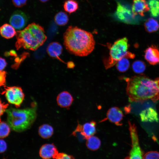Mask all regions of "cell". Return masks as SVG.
<instances>
[{"mask_svg": "<svg viewBox=\"0 0 159 159\" xmlns=\"http://www.w3.org/2000/svg\"><path fill=\"white\" fill-rule=\"evenodd\" d=\"M126 92L130 102L159 100V77L151 79L143 74L124 78Z\"/></svg>", "mask_w": 159, "mask_h": 159, "instance_id": "6da1fadb", "label": "cell"}, {"mask_svg": "<svg viewBox=\"0 0 159 159\" xmlns=\"http://www.w3.org/2000/svg\"><path fill=\"white\" fill-rule=\"evenodd\" d=\"M8 106V104H5L4 103H1L0 101V115L1 116L4 113V112L6 111V108Z\"/></svg>", "mask_w": 159, "mask_h": 159, "instance_id": "836d02e7", "label": "cell"}, {"mask_svg": "<svg viewBox=\"0 0 159 159\" xmlns=\"http://www.w3.org/2000/svg\"><path fill=\"white\" fill-rule=\"evenodd\" d=\"M0 31L1 36L7 39L13 37L16 34L15 28L10 24H4L1 26Z\"/></svg>", "mask_w": 159, "mask_h": 159, "instance_id": "ac0fdd59", "label": "cell"}, {"mask_svg": "<svg viewBox=\"0 0 159 159\" xmlns=\"http://www.w3.org/2000/svg\"><path fill=\"white\" fill-rule=\"evenodd\" d=\"M25 14L20 11H16L11 16L9 22L15 29L21 30L24 27L27 22Z\"/></svg>", "mask_w": 159, "mask_h": 159, "instance_id": "30bf717a", "label": "cell"}, {"mask_svg": "<svg viewBox=\"0 0 159 159\" xmlns=\"http://www.w3.org/2000/svg\"><path fill=\"white\" fill-rule=\"evenodd\" d=\"M139 115L141 120L143 122H157L159 120L156 111L151 107L142 110Z\"/></svg>", "mask_w": 159, "mask_h": 159, "instance_id": "5bb4252c", "label": "cell"}, {"mask_svg": "<svg viewBox=\"0 0 159 159\" xmlns=\"http://www.w3.org/2000/svg\"><path fill=\"white\" fill-rule=\"evenodd\" d=\"M63 7L66 12L69 14L72 13L78 9V4L75 0H67L64 3Z\"/></svg>", "mask_w": 159, "mask_h": 159, "instance_id": "7402d4cb", "label": "cell"}, {"mask_svg": "<svg viewBox=\"0 0 159 159\" xmlns=\"http://www.w3.org/2000/svg\"><path fill=\"white\" fill-rule=\"evenodd\" d=\"M0 153H2L4 152L7 149V145L6 142L3 139L0 140Z\"/></svg>", "mask_w": 159, "mask_h": 159, "instance_id": "4dcf8cb0", "label": "cell"}, {"mask_svg": "<svg viewBox=\"0 0 159 159\" xmlns=\"http://www.w3.org/2000/svg\"><path fill=\"white\" fill-rule=\"evenodd\" d=\"M96 123L94 121L86 122L82 125L78 123L75 130L72 134L74 135L76 133L80 132L84 138L87 139L93 136L96 132Z\"/></svg>", "mask_w": 159, "mask_h": 159, "instance_id": "9c48e42d", "label": "cell"}, {"mask_svg": "<svg viewBox=\"0 0 159 159\" xmlns=\"http://www.w3.org/2000/svg\"><path fill=\"white\" fill-rule=\"evenodd\" d=\"M8 102L16 107H19L24 100V95L21 87L16 86L7 87L3 92Z\"/></svg>", "mask_w": 159, "mask_h": 159, "instance_id": "52a82bcc", "label": "cell"}, {"mask_svg": "<svg viewBox=\"0 0 159 159\" xmlns=\"http://www.w3.org/2000/svg\"><path fill=\"white\" fill-rule=\"evenodd\" d=\"M74 100L72 95L68 92L64 91L57 95V102L58 105L61 107L68 108Z\"/></svg>", "mask_w": 159, "mask_h": 159, "instance_id": "2e32d148", "label": "cell"}, {"mask_svg": "<svg viewBox=\"0 0 159 159\" xmlns=\"http://www.w3.org/2000/svg\"><path fill=\"white\" fill-rule=\"evenodd\" d=\"M86 145L90 150H95L98 149L101 145V141L97 137L92 136L87 139Z\"/></svg>", "mask_w": 159, "mask_h": 159, "instance_id": "44dd1931", "label": "cell"}, {"mask_svg": "<svg viewBox=\"0 0 159 159\" xmlns=\"http://www.w3.org/2000/svg\"><path fill=\"white\" fill-rule=\"evenodd\" d=\"M47 50L48 54L50 57L59 58L62 52V47L59 43L54 42L49 44Z\"/></svg>", "mask_w": 159, "mask_h": 159, "instance_id": "e0dca14e", "label": "cell"}, {"mask_svg": "<svg viewBox=\"0 0 159 159\" xmlns=\"http://www.w3.org/2000/svg\"><path fill=\"white\" fill-rule=\"evenodd\" d=\"M5 73L3 71H0V85H4L5 81Z\"/></svg>", "mask_w": 159, "mask_h": 159, "instance_id": "d6a6232c", "label": "cell"}, {"mask_svg": "<svg viewBox=\"0 0 159 159\" xmlns=\"http://www.w3.org/2000/svg\"><path fill=\"white\" fill-rule=\"evenodd\" d=\"M39 153L42 159H55L59 153L57 148L53 144L47 143L41 147Z\"/></svg>", "mask_w": 159, "mask_h": 159, "instance_id": "7c38bea8", "label": "cell"}, {"mask_svg": "<svg viewBox=\"0 0 159 159\" xmlns=\"http://www.w3.org/2000/svg\"><path fill=\"white\" fill-rule=\"evenodd\" d=\"M14 5L16 7H21L24 5L27 0H12Z\"/></svg>", "mask_w": 159, "mask_h": 159, "instance_id": "f546056e", "label": "cell"}, {"mask_svg": "<svg viewBox=\"0 0 159 159\" xmlns=\"http://www.w3.org/2000/svg\"><path fill=\"white\" fill-rule=\"evenodd\" d=\"M144 57L150 64L155 65L159 63V49L155 46H151L145 51Z\"/></svg>", "mask_w": 159, "mask_h": 159, "instance_id": "4fadbf2b", "label": "cell"}, {"mask_svg": "<svg viewBox=\"0 0 159 159\" xmlns=\"http://www.w3.org/2000/svg\"><path fill=\"white\" fill-rule=\"evenodd\" d=\"M144 26L146 31L151 33L157 31L159 29V24L155 19L152 18L147 19L144 23Z\"/></svg>", "mask_w": 159, "mask_h": 159, "instance_id": "ffe728a7", "label": "cell"}, {"mask_svg": "<svg viewBox=\"0 0 159 159\" xmlns=\"http://www.w3.org/2000/svg\"><path fill=\"white\" fill-rule=\"evenodd\" d=\"M10 127L8 123L4 121L0 122V137L1 138H4L7 137L10 132Z\"/></svg>", "mask_w": 159, "mask_h": 159, "instance_id": "4316f807", "label": "cell"}, {"mask_svg": "<svg viewBox=\"0 0 159 159\" xmlns=\"http://www.w3.org/2000/svg\"><path fill=\"white\" fill-rule=\"evenodd\" d=\"M107 46L109 49V55L103 60L104 65L106 69L114 66L119 60L124 57L131 59L135 57L134 54L128 51L129 44L128 39L126 37L117 40L112 44H108Z\"/></svg>", "mask_w": 159, "mask_h": 159, "instance_id": "5b68a950", "label": "cell"}, {"mask_svg": "<svg viewBox=\"0 0 159 159\" xmlns=\"http://www.w3.org/2000/svg\"><path fill=\"white\" fill-rule=\"evenodd\" d=\"M38 134L44 139H48L53 135L54 130L53 127L48 124H44L41 125L38 129Z\"/></svg>", "mask_w": 159, "mask_h": 159, "instance_id": "d6986e66", "label": "cell"}, {"mask_svg": "<svg viewBox=\"0 0 159 159\" xmlns=\"http://www.w3.org/2000/svg\"><path fill=\"white\" fill-rule=\"evenodd\" d=\"M68 20V16L64 12L60 11L58 12L54 17L55 22L59 26L65 25L67 23Z\"/></svg>", "mask_w": 159, "mask_h": 159, "instance_id": "603a6c76", "label": "cell"}, {"mask_svg": "<svg viewBox=\"0 0 159 159\" xmlns=\"http://www.w3.org/2000/svg\"><path fill=\"white\" fill-rule=\"evenodd\" d=\"M114 15L118 20L125 23L134 24L137 23L132 10L127 6L120 3L117 2Z\"/></svg>", "mask_w": 159, "mask_h": 159, "instance_id": "ba28073f", "label": "cell"}, {"mask_svg": "<svg viewBox=\"0 0 159 159\" xmlns=\"http://www.w3.org/2000/svg\"><path fill=\"white\" fill-rule=\"evenodd\" d=\"M124 110L126 113H129L130 110V106L125 107L124 108Z\"/></svg>", "mask_w": 159, "mask_h": 159, "instance_id": "e575fe53", "label": "cell"}, {"mask_svg": "<svg viewBox=\"0 0 159 159\" xmlns=\"http://www.w3.org/2000/svg\"><path fill=\"white\" fill-rule=\"evenodd\" d=\"M63 38L67 49L76 56H87L95 48V42L92 33L76 26H69Z\"/></svg>", "mask_w": 159, "mask_h": 159, "instance_id": "7a4b0ae2", "label": "cell"}, {"mask_svg": "<svg viewBox=\"0 0 159 159\" xmlns=\"http://www.w3.org/2000/svg\"><path fill=\"white\" fill-rule=\"evenodd\" d=\"M116 66L119 71L120 72L126 71L130 66V63L128 58L124 57L122 59L117 63Z\"/></svg>", "mask_w": 159, "mask_h": 159, "instance_id": "d4e9b609", "label": "cell"}, {"mask_svg": "<svg viewBox=\"0 0 159 159\" xmlns=\"http://www.w3.org/2000/svg\"><path fill=\"white\" fill-rule=\"evenodd\" d=\"M148 5L152 16L154 17L159 16V0H149Z\"/></svg>", "mask_w": 159, "mask_h": 159, "instance_id": "cb8c5ba5", "label": "cell"}, {"mask_svg": "<svg viewBox=\"0 0 159 159\" xmlns=\"http://www.w3.org/2000/svg\"><path fill=\"white\" fill-rule=\"evenodd\" d=\"M16 47L17 49L23 48L36 50L45 42L47 37L43 28L38 24L32 23L16 34Z\"/></svg>", "mask_w": 159, "mask_h": 159, "instance_id": "3957f363", "label": "cell"}, {"mask_svg": "<svg viewBox=\"0 0 159 159\" xmlns=\"http://www.w3.org/2000/svg\"><path fill=\"white\" fill-rule=\"evenodd\" d=\"M143 159H159V153L155 151L148 152L144 155Z\"/></svg>", "mask_w": 159, "mask_h": 159, "instance_id": "83f0119b", "label": "cell"}, {"mask_svg": "<svg viewBox=\"0 0 159 159\" xmlns=\"http://www.w3.org/2000/svg\"><path fill=\"white\" fill-rule=\"evenodd\" d=\"M123 117V112L119 108L116 107H112L107 111L106 117L100 122L108 120L117 126H121L122 125V121Z\"/></svg>", "mask_w": 159, "mask_h": 159, "instance_id": "8fae6325", "label": "cell"}, {"mask_svg": "<svg viewBox=\"0 0 159 159\" xmlns=\"http://www.w3.org/2000/svg\"><path fill=\"white\" fill-rule=\"evenodd\" d=\"M39 0L42 2H45L47 1L48 0Z\"/></svg>", "mask_w": 159, "mask_h": 159, "instance_id": "d590c367", "label": "cell"}, {"mask_svg": "<svg viewBox=\"0 0 159 159\" xmlns=\"http://www.w3.org/2000/svg\"><path fill=\"white\" fill-rule=\"evenodd\" d=\"M132 67L133 70L135 72L138 74H141L145 70L146 65L143 61L137 60L132 63Z\"/></svg>", "mask_w": 159, "mask_h": 159, "instance_id": "484cf974", "label": "cell"}, {"mask_svg": "<svg viewBox=\"0 0 159 159\" xmlns=\"http://www.w3.org/2000/svg\"><path fill=\"white\" fill-rule=\"evenodd\" d=\"M150 10L145 0H133L132 10L134 16L139 14L143 16L144 13Z\"/></svg>", "mask_w": 159, "mask_h": 159, "instance_id": "9a60e30c", "label": "cell"}, {"mask_svg": "<svg viewBox=\"0 0 159 159\" xmlns=\"http://www.w3.org/2000/svg\"><path fill=\"white\" fill-rule=\"evenodd\" d=\"M55 159H74V158L72 156L63 153H59L56 156Z\"/></svg>", "mask_w": 159, "mask_h": 159, "instance_id": "f1b7e54d", "label": "cell"}, {"mask_svg": "<svg viewBox=\"0 0 159 159\" xmlns=\"http://www.w3.org/2000/svg\"><path fill=\"white\" fill-rule=\"evenodd\" d=\"M24 109L10 108L6 109L7 122L11 128L16 132H22L30 128L37 117L36 104Z\"/></svg>", "mask_w": 159, "mask_h": 159, "instance_id": "277c9868", "label": "cell"}, {"mask_svg": "<svg viewBox=\"0 0 159 159\" xmlns=\"http://www.w3.org/2000/svg\"><path fill=\"white\" fill-rule=\"evenodd\" d=\"M0 71H3L7 65V63L5 59L1 57L0 59Z\"/></svg>", "mask_w": 159, "mask_h": 159, "instance_id": "1f68e13d", "label": "cell"}, {"mask_svg": "<svg viewBox=\"0 0 159 159\" xmlns=\"http://www.w3.org/2000/svg\"><path fill=\"white\" fill-rule=\"evenodd\" d=\"M131 140V148L128 156L124 159H143V153L140 147L137 127L134 123L128 122Z\"/></svg>", "mask_w": 159, "mask_h": 159, "instance_id": "8992f818", "label": "cell"}]
</instances>
